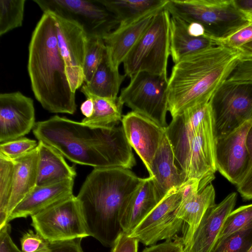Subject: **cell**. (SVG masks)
Wrapping results in <instances>:
<instances>
[{"mask_svg":"<svg viewBox=\"0 0 252 252\" xmlns=\"http://www.w3.org/2000/svg\"><path fill=\"white\" fill-rule=\"evenodd\" d=\"M32 132L76 164L128 169L136 164L122 125L94 126L55 115L36 122Z\"/></svg>","mask_w":252,"mask_h":252,"instance_id":"1","label":"cell"},{"mask_svg":"<svg viewBox=\"0 0 252 252\" xmlns=\"http://www.w3.org/2000/svg\"><path fill=\"white\" fill-rule=\"evenodd\" d=\"M144 180L124 168L92 170L76 196L89 236L105 247H113L123 231L122 213Z\"/></svg>","mask_w":252,"mask_h":252,"instance_id":"2","label":"cell"},{"mask_svg":"<svg viewBox=\"0 0 252 252\" xmlns=\"http://www.w3.org/2000/svg\"><path fill=\"white\" fill-rule=\"evenodd\" d=\"M242 56L238 49L219 42L174 63L168 79V111L172 117L209 101Z\"/></svg>","mask_w":252,"mask_h":252,"instance_id":"3","label":"cell"},{"mask_svg":"<svg viewBox=\"0 0 252 252\" xmlns=\"http://www.w3.org/2000/svg\"><path fill=\"white\" fill-rule=\"evenodd\" d=\"M53 15L43 13L29 46L28 71L34 95L42 107L53 113L74 114L75 93L71 90L60 52Z\"/></svg>","mask_w":252,"mask_h":252,"instance_id":"4","label":"cell"},{"mask_svg":"<svg viewBox=\"0 0 252 252\" xmlns=\"http://www.w3.org/2000/svg\"><path fill=\"white\" fill-rule=\"evenodd\" d=\"M165 128L184 183L199 180L205 188L214 179L215 135L210 101L189 107Z\"/></svg>","mask_w":252,"mask_h":252,"instance_id":"5","label":"cell"},{"mask_svg":"<svg viewBox=\"0 0 252 252\" xmlns=\"http://www.w3.org/2000/svg\"><path fill=\"white\" fill-rule=\"evenodd\" d=\"M165 7L171 15L201 25L206 34L218 40L251 23L234 0H169Z\"/></svg>","mask_w":252,"mask_h":252,"instance_id":"6","label":"cell"},{"mask_svg":"<svg viewBox=\"0 0 252 252\" xmlns=\"http://www.w3.org/2000/svg\"><path fill=\"white\" fill-rule=\"evenodd\" d=\"M170 17L166 7L157 13L151 25L123 63L126 76L130 78L138 72H146L167 77Z\"/></svg>","mask_w":252,"mask_h":252,"instance_id":"7","label":"cell"},{"mask_svg":"<svg viewBox=\"0 0 252 252\" xmlns=\"http://www.w3.org/2000/svg\"><path fill=\"white\" fill-rule=\"evenodd\" d=\"M167 77L146 72L130 78L129 84L122 89V102L137 112L166 128L168 111Z\"/></svg>","mask_w":252,"mask_h":252,"instance_id":"8","label":"cell"},{"mask_svg":"<svg viewBox=\"0 0 252 252\" xmlns=\"http://www.w3.org/2000/svg\"><path fill=\"white\" fill-rule=\"evenodd\" d=\"M215 138L252 118V83L224 82L210 100Z\"/></svg>","mask_w":252,"mask_h":252,"instance_id":"9","label":"cell"},{"mask_svg":"<svg viewBox=\"0 0 252 252\" xmlns=\"http://www.w3.org/2000/svg\"><path fill=\"white\" fill-rule=\"evenodd\" d=\"M31 217L36 232L49 242L89 236L79 201L73 194Z\"/></svg>","mask_w":252,"mask_h":252,"instance_id":"10","label":"cell"},{"mask_svg":"<svg viewBox=\"0 0 252 252\" xmlns=\"http://www.w3.org/2000/svg\"><path fill=\"white\" fill-rule=\"evenodd\" d=\"M43 13L75 22L88 36L103 38L119 26L117 18L97 0H34Z\"/></svg>","mask_w":252,"mask_h":252,"instance_id":"11","label":"cell"},{"mask_svg":"<svg viewBox=\"0 0 252 252\" xmlns=\"http://www.w3.org/2000/svg\"><path fill=\"white\" fill-rule=\"evenodd\" d=\"M181 198V187L170 190L128 236L145 246L174 239L184 222L175 214Z\"/></svg>","mask_w":252,"mask_h":252,"instance_id":"12","label":"cell"},{"mask_svg":"<svg viewBox=\"0 0 252 252\" xmlns=\"http://www.w3.org/2000/svg\"><path fill=\"white\" fill-rule=\"evenodd\" d=\"M52 14L56 22L58 48L64 62L71 90L75 93L84 82L83 67L88 35L75 22Z\"/></svg>","mask_w":252,"mask_h":252,"instance_id":"13","label":"cell"},{"mask_svg":"<svg viewBox=\"0 0 252 252\" xmlns=\"http://www.w3.org/2000/svg\"><path fill=\"white\" fill-rule=\"evenodd\" d=\"M252 125V121H248L233 131L215 139V159L217 170L236 185L241 181L250 167L246 138Z\"/></svg>","mask_w":252,"mask_h":252,"instance_id":"14","label":"cell"},{"mask_svg":"<svg viewBox=\"0 0 252 252\" xmlns=\"http://www.w3.org/2000/svg\"><path fill=\"white\" fill-rule=\"evenodd\" d=\"M33 101L20 92L0 94V142L28 134L35 125Z\"/></svg>","mask_w":252,"mask_h":252,"instance_id":"15","label":"cell"},{"mask_svg":"<svg viewBox=\"0 0 252 252\" xmlns=\"http://www.w3.org/2000/svg\"><path fill=\"white\" fill-rule=\"evenodd\" d=\"M122 126L127 140L148 171L165 135V128L133 111L123 116Z\"/></svg>","mask_w":252,"mask_h":252,"instance_id":"16","label":"cell"},{"mask_svg":"<svg viewBox=\"0 0 252 252\" xmlns=\"http://www.w3.org/2000/svg\"><path fill=\"white\" fill-rule=\"evenodd\" d=\"M181 188V201L175 214L187 224L182 237L184 247L190 242L207 210L215 204V190L211 184L203 189L199 180H189Z\"/></svg>","mask_w":252,"mask_h":252,"instance_id":"17","label":"cell"},{"mask_svg":"<svg viewBox=\"0 0 252 252\" xmlns=\"http://www.w3.org/2000/svg\"><path fill=\"white\" fill-rule=\"evenodd\" d=\"M235 192L229 193L206 212L184 252H211L224 220L233 210L237 201Z\"/></svg>","mask_w":252,"mask_h":252,"instance_id":"18","label":"cell"},{"mask_svg":"<svg viewBox=\"0 0 252 252\" xmlns=\"http://www.w3.org/2000/svg\"><path fill=\"white\" fill-rule=\"evenodd\" d=\"M160 10L147 13L129 22L120 24L116 29L103 38L111 62L115 68H119Z\"/></svg>","mask_w":252,"mask_h":252,"instance_id":"19","label":"cell"},{"mask_svg":"<svg viewBox=\"0 0 252 252\" xmlns=\"http://www.w3.org/2000/svg\"><path fill=\"white\" fill-rule=\"evenodd\" d=\"M74 179H68L53 184L36 186L10 214L8 222L17 218H27L52 204L73 194Z\"/></svg>","mask_w":252,"mask_h":252,"instance_id":"20","label":"cell"},{"mask_svg":"<svg viewBox=\"0 0 252 252\" xmlns=\"http://www.w3.org/2000/svg\"><path fill=\"white\" fill-rule=\"evenodd\" d=\"M171 144L165 133L148 171L161 200L171 189L184 184L181 171L175 164Z\"/></svg>","mask_w":252,"mask_h":252,"instance_id":"21","label":"cell"},{"mask_svg":"<svg viewBox=\"0 0 252 252\" xmlns=\"http://www.w3.org/2000/svg\"><path fill=\"white\" fill-rule=\"evenodd\" d=\"M189 24L176 16L170 20V52L174 63L183 58L219 44V42L205 34L200 36L191 35Z\"/></svg>","mask_w":252,"mask_h":252,"instance_id":"22","label":"cell"},{"mask_svg":"<svg viewBox=\"0 0 252 252\" xmlns=\"http://www.w3.org/2000/svg\"><path fill=\"white\" fill-rule=\"evenodd\" d=\"M160 201L151 177L144 178L125 208L120 219L122 231L129 234Z\"/></svg>","mask_w":252,"mask_h":252,"instance_id":"23","label":"cell"},{"mask_svg":"<svg viewBox=\"0 0 252 252\" xmlns=\"http://www.w3.org/2000/svg\"><path fill=\"white\" fill-rule=\"evenodd\" d=\"M13 160L14 171L8 217L14 209L37 186L38 149Z\"/></svg>","mask_w":252,"mask_h":252,"instance_id":"24","label":"cell"},{"mask_svg":"<svg viewBox=\"0 0 252 252\" xmlns=\"http://www.w3.org/2000/svg\"><path fill=\"white\" fill-rule=\"evenodd\" d=\"M38 160L37 186H43L68 179H74L76 172L64 157L53 147L38 142Z\"/></svg>","mask_w":252,"mask_h":252,"instance_id":"25","label":"cell"},{"mask_svg":"<svg viewBox=\"0 0 252 252\" xmlns=\"http://www.w3.org/2000/svg\"><path fill=\"white\" fill-rule=\"evenodd\" d=\"M126 76L119 73L110 61L106 48L102 59L90 82L82 86L96 96L114 98L118 97L120 88Z\"/></svg>","mask_w":252,"mask_h":252,"instance_id":"26","label":"cell"},{"mask_svg":"<svg viewBox=\"0 0 252 252\" xmlns=\"http://www.w3.org/2000/svg\"><path fill=\"white\" fill-rule=\"evenodd\" d=\"M97 1L117 18L120 24H125L152 11L162 9L167 5L169 0Z\"/></svg>","mask_w":252,"mask_h":252,"instance_id":"27","label":"cell"},{"mask_svg":"<svg viewBox=\"0 0 252 252\" xmlns=\"http://www.w3.org/2000/svg\"><path fill=\"white\" fill-rule=\"evenodd\" d=\"M81 92L87 98H91L94 103V110L92 116L84 118L81 122L99 126L118 125L122 122L124 104L118 96L117 98H105L92 94L82 86Z\"/></svg>","mask_w":252,"mask_h":252,"instance_id":"28","label":"cell"},{"mask_svg":"<svg viewBox=\"0 0 252 252\" xmlns=\"http://www.w3.org/2000/svg\"><path fill=\"white\" fill-rule=\"evenodd\" d=\"M14 164L13 160L0 154V228L8 222V207L13 181Z\"/></svg>","mask_w":252,"mask_h":252,"instance_id":"29","label":"cell"},{"mask_svg":"<svg viewBox=\"0 0 252 252\" xmlns=\"http://www.w3.org/2000/svg\"><path fill=\"white\" fill-rule=\"evenodd\" d=\"M25 0H0V35L22 26Z\"/></svg>","mask_w":252,"mask_h":252,"instance_id":"30","label":"cell"},{"mask_svg":"<svg viewBox=\"0 0 252 252\" xmlns=\"http://www.w3.org/2000/svg\"><path fill=\"white\" fill-rule=\"evenodd\" d=\"M252 246V221L241 230L216 242L211 252H248Z\"/></svg>","mask_w":252,"mask_h":252,"instance_id":"31","label":"cell"},{"mask_svg":"<svg viewBox=\"0 0 252 252\" xmlns=\"http://www.w3.org/2000/svg\"><path fill=\"white\" fill-rule=\"evenodd\" d=\"M106 46L102 38L88 36L86 55L83 67L84 82L87 84L91 81L100 63Z\"/></svg>","mask_w":252,"mask_h":252,"instance_id":"32","label":"cell"},{"mask_svg":"<svg viewBox=\"0 0 252 252\" xmlns=\"http://www.w3.org/2000/svg\"><path fill=\"white\" fill-rule=\"evenodd\" d=\"M252 221V204L242 206L233 210L224 220L216 242L241 230Z\"/></svg>","mask_w":252,"mask_h":252,"instance_id":"33","label":"cell"},{"mask_svg":"<svg viewBox=\"0 0 252 252\" xmlns=\"http://www.w3.org/2000/svg\"><path fill=\"white\" fill-rule=\"evenodd\" d=\"M37 142L26 137H21L0 145V154L10 159L18 158L35 149Z\"/></svg>","mask_w":252,"mask_h":252,"instance_id":"34","label":"cell"},{"mask_svg":"<svg viewBox=\"0 0 252 252\" xmlns=\"http://www.w3.org/2000/svg\"><path fill=\"white\" fill-rule=\"evenodd\" d=\"M226 81L252 83V56H242Z\"/></svg>","mask_w":252,"mask_h":252,"instance_id":"35","label":"cell"},{"mask_svg":"<svg viewBox=\"0 0 252 252\" xmlns=\"http://www.w3.org/2000/svg\"><path fill=\"white\" fill-rule=\"evenodd\" d=\"M22 252H48L50 242L38 233L29 230L20 239Z\"/></svg>","mask_w":252,"mask_h":252,"instance_id":"36","label":"cell"},{"mask_svg":"<svg viewBox=\"0 0 252 252\" xmlns=\"http://www.w3.org/2000/svg\"><path fill=\"white\" fill-rule=\"evenodd\" d=\"M218 41L229 48L239 49L244 44L252 41V23H250L226 38Z\"/></svg>","mask_w":252,"mask_h":252,"instance_id":"37","label":"cell"},{"mask_svg":"<svg viewBox=\"0 0 252 252\" xmlns=\"http://www.w3.org/2000/svg\"><path fill=\"white\" fill-rule=\"evenodd\" d=\"M82 238L50 242L48 252H83L81 247Z\"/></svg>","mask_w":252,"mask_h":252,"instance_id":"38","label":"cell"},{"mask_svg":"<svg viewBox=\"0 0 252 252\" xmlns=\"http://www.w3.org/2000/svg\"><path fill=\"white\" fill-rule=\"evenodd\" d=\"M138 241L122 231L113 246L111 252H138Z\"/></svg>","mask_w":252,"mask_h":252,"instance_id":"39","label":"cell"},{"mask_svg":"<svg viewBox=\"0 0 252 252\" xmlns=\"http://www.w3.org/2000/svg\"><path fill=\"white\" fill-rule=\"evenodd\" d=\"M172 240H168L159 244L152 245L142 252H184L182 238L176 236L174 241Z\"/></svg>","mask_w":252,"mask_h":252,"instance_id":"40","label":"cell"},{"mask_svg":"<svg viewBox=\"0 0 252 252\" xmlns=\"http://www.w3.org/2000/svg\"><path fill=\"white\" fill-rule=\"evenodd\" d=\"M8 223L0 228V252H22L12 241Z\"/></svg>","mask_w":252,"mask_h":252,"instance_id":"41","label":"cell"},{"mask_svg":"<svg viewBox=\"0 0 252 252\" xmlns=\"http://www.w3.org/2000/svg\"><path fill=\"white\" fill-rule=\"evenodd\" d=\"M236 186L237 190L244 199H252V165Z\"/></svg>","mask_w":252,"mask_h":252,"instance_id":"42","label":"cell"},{"mask_svg":"<svg viewBox=\"0 0 252 252\" xmlns=\"http://www.w3.org/2000/svg\"><path fill=\"white\" fill-rule=\"evenodd\" d=\"M80 110L81 113L85 118H89L92 116L94 110V105L93 100L91 98H87L81 105Z\"/></svg>","mask_w":252,"mask_h":252,"instance_id":"43","label":"cell"},{"mask_svg":"<svg viewBox=\"0 0 252 252\" xmlns=\"http://www.w3.org/2000/svg\"><path fill=\"white\" fill-rule=\"evenodd\" d=\"M238 8L245 14L252 13V0H234Z\"/></svg>","mask_w":252,"mask_h":252,"instance_id":"44","label":"cell"},{"mask_svg":"<svg viewBox=\"0 0 252 252\" xmlns=\"http://www.w3.org/2000/svg\"><path fill=\"white\" fill-rule=\"evenodd\" d=\"M189 32L195 36H200L206 34L204 28L200 24L192 23L189 24Z\"/></svg>","mask_w":252,"mask_h":252,"instance_id":"45","label":"cell"},{"mask_svg":"<svg viewBox=\"0 0 252 252\" xmlns=\"http://www.w3.org/2000/svg\"><path fill=\"white\" fill-rule=\"evenodd\" d=\"M246 145L250 158L251 166L252 165V125L250 128L247 133L246 138Z\"/></svg>","mask_w":252,"mask_h":252,"instance_id":"46","label":"cell"},{"mask_svg":"<svg viewBox=\"0 0 252 252\" xmlns=\"http://www.w3.org/2000/svg\"><path fill=\"white\" fill-rule=\"evenodd\" d=\"M238 50L242 53V56H252V41L242 46Z\"/></svg>","mask_w":252,"mask_h":252,"instance_id":"47","label":"cell"},{"mask_svg":"<svg viewBox=\"0 0 252 252\" xmlns=\"http://www.w3.org/2000/svg\"><path fill=\"white\" fill-rule=\"evenodd\" d=\"M247 16L248 19L251 23H252V14H246Z\"/></svg>","mask_w":252,"mask_h":252,"instance_id":"48","label":"cell"},{"mask_svg":"<svg viewBox=\"0 0 252 252\" xmlns=\"http://www.w3.org/2000/svg\"><path fill=\"white\" fill-rule=\"evenodd\" d=\"M248 252H252V246H251V247L250 248V249L249 250V251H248Z\"/></svg>","mask_w":252,"mask_h":252,"instance_id":"49","label":"cell"},{"mask_svg":"<svg viewBox=\"0 0 252 252\" xmlns=\"http://www.w3.org/2000/svg\"><path fill=\"white\" fill-rule=\"evenodd\" d=\"M251 121H252V118Z\"/></svg>","mask_w":252,"mask_h":252,"instance_id":"50","label":"cell"}]
</instances>
